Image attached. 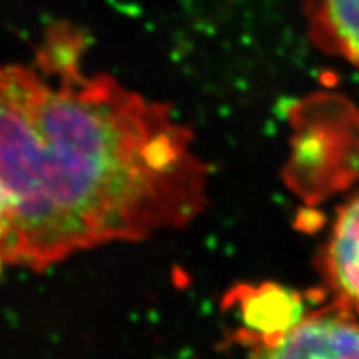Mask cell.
<instances>
[{"instance_id": "3", "label": "cell", "mask_w": 359, "mask_h": 359, "mask_svg": "<svg viewBox=\"0 0 359 359\" xmlns=\"http://www.w3.org/2000/svg\"><path fill=\"white\" fill-rule=\"evenodd\" d=\"M336 306L359 313V193L339 208L321 257Z\"/></svg>"}, {"instance_id": "4", "label": "cell", "mask_w": 359, "mask_h": 359, "mask_svg": "<svg viewBox=\"0 0 359 359\" xmlns=\"http://www.w3.org/2000/svg\"><path fill=\"white\" fill-rule=\"evenodd\" d=\"M230 306L240 309L246 327L241 338L253 346L271 343L302 320V304L296 294L271 285L241 286L231 294Z\"/></svg>"}, {"instance_id": "1", "label": "cell", "mask_w": 359, "mask_h": 359, "mask_svg": "<svg viewBox=\"0 0 359 359\" xmlns=\"http://www.w3.org/2000/svg\"><path fill=\"white\" fill-rule=\"evenodd\" d=\"M40 62L0 65V183L13 201L6 264L42 271L77 251L187 226L208 167L170 107L110 75H85L67 40Z\"/></svg>"}, {"instance_id": "6", "label": "cell", "mask_w": 359, "mask_h": 359, "mask_svg": "<svg viewBox=\"0 0 359 359\" xmlns=\"http://www.w3.org/2000/svg\"><path fill=\"white\" fill-rule=\"evenodd\" d=\"M13 201L8 191L0 183V268L6 264V253L13 231Z\"/></svg>"}, {"instance_id": "5", "label": "cell", "mask_w": 359, "mask_h": 359, "mask_svg": "<svg viewBox=\"0 0 359 359\" xmlns=\"http://www.w3.org/2000/svg\"><path fill=\"white\" fill-rule=\"evenodd\" d=\"M320 11L336 47L359 64V0H320Z\"/></svg>"}, {"instance_id": "2", "label": "cell", "mask_w": 359, "mask_h": 359, "mask_svg": "<svg viewBox=\"0 0 359 359\" xmlns=\"http://www.w3.org/2000/svg\"><path fill=\"white\" fill-rule=\"evenodd\" d=\"M250 359H359V321L339 306L314 313L255 346Z\"/></svg>"}]
</instances>
